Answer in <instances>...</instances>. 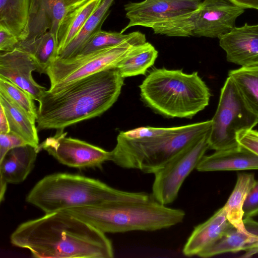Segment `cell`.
<instances>
[{
    "mask_svg": "<svg viewBox=\"0 0 258 258\" xmlns=\"http://www.w3.org/2000/svg\"><path fill=\"white\" fill-rule=\"evenodd\" d=\"M14 245L37 258H112L105 234L64 211L45 215L19 225L10 236Z\"/></svg>",
    "mask_w": 258,
    "mask_h": 258,
    "instance_id": "obj_1",
    "label": "cell"
},
{
    "mask_svg": "<svg viewBox=\"0 0 258 258\" xmlns=\"http://www.w3.org/2000/svg\"><path fill=\"white\" fill-rule=\"evenodd\" d=\"M124 80L116 69H112L54 91H45L38 101V131H63L70 125L101 115L117 101Z\"/></svg>",
    "mask_w": 258,
    "mask_h": 258,
    "instance_id": "obj_2",
    "label": "cell"
},
{
    "mask_svg": "<svg viewBox=\"0 0 258 258\" xmlns=\"http://www.w3.org/2000/svg\"><path fill=\"white\" fill-rule=\"evenodd\" d=\"M63 211L105 234L167 229L181 223L185 216L183 210L168 207L153 197L109 201Z\"/></svg>",
    "mask_w": 258,
    "mask_h": 258,
    "instance_id": "obj_3",
    "label": "cell"
},
{
    "mask_svg": "<svg viewBox=\"0 0 258 258\" xmlns=\"http://www.w3.org/2000/svg\"><path fill=\"white\" fill-rule=\"evenodd\" d=\"M152 197L146 192L116 189L85 176L57 173L38 181L28 194L26 201L47 214L109 201L148 199Z\"/></svg>",
    "mask_w": 258,
    "mask_h": 258,
    "instance_id": "obj_4",
    "label": "cell"
},
{
    "mask_svg": "<svg viewBox=\"0 0 258 258\" xmlns=\"http://www.w3.org/2000/svg\"><path fill=\"white\" fill-rule=\"evenodd\" d=\"M141 99L157 113L191 118L209 105L211 93L197 72L154 68L139 86Z\"/></svg>",
    "mask_w": 258,
    "mask_h": 258,
    "instance_id": "obj_5",
    "label": "cell"
},
{
    "mask_svg": "<svg viewBox=\"0 0 258 258\" xmlns=\"http://www.w3.org/2000/svg\"><path fill=\"white\" fill-rule=\"evenodd\" d=\"M212 120L166 127L155 136L128 138L120 133L109 161L123 168L154 174L174 156L208 133Z\"/></svg>",
    "mask_w": 258,
    "mask_h": 258,
    "instance_id": "obj_6",
    "label": "cell"
},
{
    "mask_svg": "<svg viewBox=\"0 0 258 258\" xmlns=\"http://www.w3.org/2000/svg\"><path fill=\"white\" fill-rule=\"evenodd\" d=\"M203 0H144L124 6L129 20L120 32L140 26L156 34L172 37L192 36L194 19Z\"/></svg>",
    "mask_w": 258,
    "mask_h": 258,
    "instance_id": "obj_7",
    "label": "cell"
},
{
    "mask_svg": "<svg viewBox=\"0 0 258 258\" xmlns=\"http://www.w3.org/2000/svg\"><path fill=\"white\" fill-rule=\"evenodd\" d=\"M211 120L209 149L215 151L237 147V134L252 129L258 123V117L247 106L229 76L221 89L218 105Z\"/></svg>",
    "mask_w": 258,
    "mask_h": 258,
    "instance_id": "obj_8",
    "label": "cell"
},
{
    "mask_svg": "<svg viewBox=\"0 0 258 258\" xmlns=\"http://www.w3.org/2000/svg\"><path fill=\"white\" fill-rule=\"evenodd\" d=\"M146 42L130 41L69 58L57 57L46 69L50 84L48 90L54 91L93 74L116 69L134 46Z\"/></svg>",
    "mask_w": 258,
    "mask_h": 258,
    "instance_id": "obj_9",
    "label": "cell"
},
{
    "mask_svg": "<svg viewBox=\"0 0 258 258\" xmlns=\"http://www.w3.org/2000/svg\"><path fill=\"white\" fill-rule=\"evenodd\" d=\"M210 131L179 152L154 174L152 195L156 201L167 205L175 200L185 179L197 168L209 149Z\"/></svg>",
    "mask_w": 258,
    "mask_h": 258,
    "instance_id": "obj_10",
    "label": "cell"
},
{
    "mask_svg": "<svg viewBox=\"0 0 258 258\" xmlns=\"http://www.w3.org/2000/svg\"><path fill=\"white\" fill-rule=\"evenodd\" d=\"M63 131L57 130L52 137L39 144V151L44 150L60 163L80 169L100 168L109 161L110 152L85 141L66 136Z\"/></svg>",
    "mask_w": 258,
    "mask_h": 258,
    "instance_id": "obj_11",
    "label": "cell"
},
{
    "mask_svg": "<svg viewBox=\"0 0 258 258\" xmlns=\"http://www.w3.org/2000/svg\"><path fill=\"white\" fill-rule=\"evenodd\" d=\"M244 11L228 0H204L195 17L192 36L219 38L235 27Z\"/></svg>",
    "mask_w": 258,
    "mask_h": 258,
    "instance_id": "obj_12",
    "label": "cell"
},
{
    "mask_svg": "<svg viewBox=\"0 0 258 258\" xmlns=\"http://www.w3.org/2000/svg\"><path fill=\"white\" fill-rule=\"evenodd\" d=\"M34 71L42 74L38 64L26 51L16 48L11 51L1 52L0 77L12 82L39 101L47 90L34 80L32 74Z\"/></svg>",
    "mask_w": 258,
    "mask_h": 258,
    "instance_id": "obj_13",
    "label": "cell"
},
{
    "mask_svg": "<svg viewBox=\"0 0 258 258\" xmlns=\"http://www.w3.org/2000/svg\"><path fill=\"white\" fill-rule=\"evenodd\" d=\"M227 60L241 66H258V24L235 27L219 38Z\"/></svg>",
    "mask_w": 258,
    "mask_h": 258,
    "instance_id": "obj_14",
    "label": "cell"
},
{
    "mask_svg": "<svg viewBox=\"0 0 258 258\" xmlns=\"http://www.w3.org/2000/svg\"><path fill=\"white\" fill-rule=\"evenodd\" d=\"M67 13L64 0H30L26 36L20 42H30L48 31L57 38L59 25Z\"/></svg>",
    "mask_w": 258,
    "mask_h": 258,
    "instance_id": "obj_15",
    "label": "cell"
},
{
    "mask_svg": "<svg viewBox=\"0 0 258 258\" xmlns=\"http://www.w3.org/2000/svg\"><path fill=\"white\" fill-rule=\"evenodd\" d=\"M38 148L27 145L10 150L0 160L1 201L4 199L7 183L24 181L32 170Z\"/></svg>",
    "mask_w": 258,
    "mask_h": 258,
    "instance_id": "obj_16",
    "label": "cell"
},
{
    "mask_svg": "<svg viewBox=\"0 0 258 258\" xmlns=\"http://www.w3.org/2000/svg\"><path fill=\"white\" fill-rule=\"evenodd\" d=\"M196 169L201 172L258 169V156L240 146L204 156Z\"/></svg>",
    "mask_w": 258,
    "mask_h": 258,
    "instance_id": "obj_17",
    "label": "cell"
},
{
    "mask_svg": "<svg viewBox=\"0 0 258 258\" xmlns=\"http://www.w3.org/2000/svg\"><path fill=\"white\" fill-rule=\"evenodd\" d=\"M232 225L223 207L205 222L195 227L182 249L187 256L198 255L220 238Z\"/></svg>",
    "mask_w": 258,
    "mask_h": 258,
    "instance_id": "obj_18",
    "label": "cell"
},
{
    "mask_svg": "<svg viewBox=\"0 0 258 258\" xmlns=\"http://www.w3.org/2000/svg\"><path fill=\"white\" fill-rule=\"evenodd\" d=\"M114 0H102L74 39L58 54L61 59L78 55L88 41L101 30L103 23L110 13L109 9Z\"/></svg>",
    "mask_w": 258,
    "mask_h": 258,
    "instance_id": "obj_19",
    "label": "cell"
},
{
    "mask_svg": "<svg viewBox=\"0 0 258 258\" xmlns=\"http://www.w3.org/2000/svg\"><path fill=\"white\" fill-rule=\"evenodd\" d=\"M102 0H90L67 13L57 33L58 55L79 33L85 23L100 4Z\"/></svg>",
    "mask_w": 258,
    "mask_h": 258,
    "instance_id": "obj_20",
    "label": "cell"
},
{
    "mask_svg": "<svg viewBox=\"0 0 258 258\" xmlns=\"http://www.w3.org/2000/svg\"><path fill=\"white\" fill-rule=\"evenodd\" d=\"M29 6L30 0H0V26L20 42L26 38Z\"/></svg>",
    "mask_w": 258,
    "mask_h": 258,
    "instance_id": "obj_21",
    "label": "cell"
},
{
    "mask_svg": "<svg viewBox=\"0 0 258 258\" xmlns=\"http://www.w3.org/2000/svg\"><path fill=\"white\" fill-rule=\"evenodd\" d=\"M255 181L253 174H238L235 187L223 207L228 221L239 230H246L243 222V207L247 196Z\"/></svg>",
    "mask_w": 258,
    "mask_h": 258,
    "instance_id": "obj_22",
    "label": "cell"
},
{
    "mask_svg": "<svg viewBox=\"0 0 258 258\" xmlns=\"http://www.w3.org/2000/svg\"><path fill=\"white\" fill-rule=\"evenodd\" d=\"M158 54L154 46L146 41L134 46L116 69L123 78L145 75L154 64Z\"/></svg>",
    "mask_w": 258,
    "mask_h": 258,
    "instance_id": "obj_23",
    "label": "cell"
},
{
    "mask_svg": "<svg viewBox=\"0 0 258 258\" xmlns=\"http://www.w3.org/2000/svg\"><path fill=\"white\" fill-rule=\"evenodd\" d=\"M0 105L7 115L10 132L24 139L34 148L39 145L38 130L35 122L18 107L0 94Z\"/></svg>",
    "mask_w": 258,
    "mask_h": 258,
    "instance_id": "obj_24",
    "label": "cell"
},
{
    "mask_svg": "<svg viewBox=\"0 0 258 258\" xmlns=\"http://www.w3.org/2000/svg\"><path fill=\"white\" fill-rule=\"evenodd\" d=\"M228 76L247 106L258 117V66L231 70Z\"/></svg>",
    "mask_w": 258,
    "mask_h": 258,
    "instance_id": "obj_25",
    "label": "cell"
},
{
    "mask_svg": "<svg viewBox=\"0 0 258 258\" xmlns=\"http://www.w3.org/2000/svg\"><path fill=\"white\" fill-rule=\"evenodd\" d=\"M17 48L26 51L34 58L42 74H46L48 66L58 57L57 38L49 31L30 42H19Z\"/></svg>",
    "mask_w": 258,
    "mask_h": 258,
    "instance_id": "obj_26",
    "label": "cell"
},
{
    "mask_svg": "<svg viewBox=\"0 0 258 258\" xmlns=\"http://www.w3.org/2000/svg\"><path fill=\"white\" fill-rule=\"evenodd\" d=\"M133 40L146 42V36L139 31L124 34L120 32H107L101 30L88 41L78 55L85 54L100 49Z\"/></svg>",
    "mask_w": 258,
    "mask_h": 258,
    "instance_id": "obj_27",
    "label": "cell"
},
{
    "mask_svg": "<svg viewBox=\"0 0 258 258\" xmlns=\"http://www.w3.org/2000/svg\"><path fill=\"white\" fill-rule=\"evenodd\" d=\"M0 94L36 122L37 109L31 95L8 80L0 77Z\"/></svg>",
    "mask_w": 258,
    "mask_h": 258,
    "instance_id": "obj_28",
    "label": "cell"
},
{
    "mask_svg": "<svg viewBox=\"0 0 258 258\" xmlns=\"http://www.w3.org/2000/svg\"><path fill=\"white\" fill-rule=\"evenodd\" d=\"M27 145L24 139L12 133H0V160L11 149Z\"/></svg>",
    "mask_w": 258,
    "mask_h": 258,
    "instance_id": "obj_29",
    "label": "cell"
},
{
    "mask_svg": "<svg viewBox=\"0 0 258 258\" xmlns=\"http://www.w3.org/2000/svg\"><path fill=\"white\" fill-rule=\"evenodd\" d=\"M237 142L240 146L258 156V132L252 129L244 130L237 135Z\"/></svg>",
    "mask_w": 258,
    "mask_h": 258,
    "instance_id": "obj_30",
    "label": "cell"
},
{
    "mask_svg": "<svg viewBox=\"0 0 258 258\" xmlns=\"http://www.w3.org/2000/svg\"><path fill=\"white\" fill-rule=\"evenodd\" d=\"M243 217L252 218L258 214V181H256L249 191L243 207Z\"/></svg>",
    "mask_w": 258,
    "mask_h": 258,
    "instance_id": "obj_31",
    "label": "cell"
},
{
    "mask_svg": "<svg viewBox=\"0 0 258 258\" xmlns=\"http://www.w3.org/2000/svg\"><path fill=\"white\" fill-rule=\"evenodd\" d=\"M20 42L14 34L0 26V50L9 52L17 48Z\"/></svg>",
    "mask_w": 258,
    "mask_h": 258,
    "instance_id": "obj_32",
    "label": "cell"
},
{
    "mask_svg": "<svg viewBox=\"0 0 258 258\" xmlns=\"http://www.w3.org/2000/svg\"><path fill=\"white\" fill-rule=\"evenodd\" d=\"M233 4L243 9L258 10V0H228Z\"/></svg>",
    "mask_w": 258,
    "mask_h": 258,
    "instance_id": "obj_33",
    "label": "cell"
},
{
    "mask_svg": "<svg viewBox=\"0 0 258 258\" xmlns=\"http://www.w3.org/2000/svg\"><path fill=\"white\" fill-rule=\"evenodd\" d=\"M10 132L8 120L6 113L0 105V133L8 134Z\"/></svg>",
    "mask_w": 258,
    "mask_h": 258,
    "instance_id": "obj_34",
    "label": "cell"
},
{
    "mask_svg": "<svg viewBox=\"0 0 258 258\" xmlns=\"http://www.w3.org/2000/svg\"><path fill=\"white\" fill-rule=\"evenodd\" d=\"M89 1L90 0H64L68 12L84 5Z\"/></svg>",
    "mask_w": 258,
    "mask_h": 258,
    "instance_id": "obj_35",
    "label": "cell"
},
{
    "mask_svg": "<svg viewBox=\"0 0 258 258\" xmlns=\"http://www.w3.org/2000/svg\"><path fill=\"white\" fill-rule=\"evenodd\" d=\"M256 253H258V248H257V249H256Z\"/></svg>",
    "mask_w": 258,
    "mask_h": 258,
    "instance_id": "obj_36",
    "label": "cell"
}]
</instances>
